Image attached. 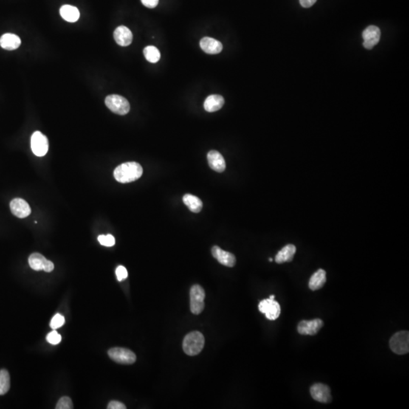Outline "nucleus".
<instances>
[{
	"mask_svg": "<svg viewBox=\"0 0 409 409\" xmlns=\"http://www.w3.org/2000/svg\"><path fill=\"white\" fill-rule=\"evenodd\" d=\"M46 340H47L49 343L52 344V345H57V344L61 342L62 337L60 334H58V332L53 331L49 333V334H48L47 337H46Z\"/></svg>",
	"mask_w": 409,
	"mask_h": 409,
	"instance_id": "29",
	"label": "nucleus"
},
{
	"mask_svg": "<svg viewBox=\"0 0 409 409\" xmlns=\"http://www.w3.org/2000/svg\"><path fill=\"white\" fill-rule=\"evenodd\" d=\"M311 397L322 403H329L332 401L331 389L323 384H315L310 389Z\"/></svg>",
	"mask_w": 409,
	"mask_h": 409,
	"instance_id": "9",
	"label": "nucleus"
},
{
	"mask_svg": "<svg viewBox=\"0 0 409 409\" xmlns=\"http://www.w3.org/2000/svg\"><path fill=\"white\" fill-rule=\"evenodd\" d=\"M105 105L112 112L120 115H125L129 112L131 105L129 102L122 96L112 95L108 96L105 98Z\"/></svg>",
	"mask_w": 409,
	"mask_h": 409,
	"instance_id": "3",
	"label": "nucleus"
},
{
	"mask_svg": "<svg viewBox=\"0 0 409 409\" xmlns=\"http://www.w3.org/2000/svg\"><path fill=\"white\" fill-rule=\"evenodd\" d=\"M29 265L34 271L43 270L46 272H52L54 270V264L51 261L46 259L41 254H32L28 258Z\"/></svg>",
	"mask_w": 409,
	"mask_h": 409,
	"instance_id": "10",
	"label": "nucleus"
},
{
	"mask_svg": "<svg viewBox=\"0 0 409 409\" xmlns=\"http://www.w3.org/2000/svg\"><path fill=\"white\" fill-rule=\"evenodd\" d=\"M206 293L199 285H194L190 289V311L193 314H199L205 308Z\"/></svg>",
	"mask_w": 409,
	"mask_h": 409,
	"instance_id": "5",
	"label": "nucleus"
},
{
	"mask_svg": "<svg viewBox=\"0 0 409 409\" xmlns=\"http://www.w3.org/2000/svg\"><path fill=\"white\" fill-rule=\"evenodd\" d=\"M108 354L111 360L122 365H131L136 362V355L128 348L116 347L108 350Z\"/></svg>",
	"mask_w": 409,
	"mask_h": 409,
	"instance_id": "6",
	"label": "nucleus"
},
{
	"mask_svg": "<svg viewBox=\"0 0 409 409\" xmlns=\"http://www.w3.org/2000/svg\"><path fill=\"white\" fill-rule=\"evenodd\" d=\"M323 320L314 319L311 320H302L298 325V332L301 335H315L323 327Z\"/></svg>",
	"mask_w": 409,
	"mask_h": 409,
	"instance_id": "11",
	"label": "nucleus"
},
{
	"mask_svg": "<svg viewBox=\"0 0 409 409\" xmlns=\"http://www.w3.org/2000/svg\"><path fill=\"white\" fill-rule=\"evenodd\" d=\"M107 408L108 409H125L126 406L125 404L122 403L119 401H111L108 403Z\"/></svg>",
	"mask_w": 409,
	"mask_h": 409,
	"instance_id": "31",
	"label": "nucleus"
},
{
	"mask_svg": "<svg viewBox=\"0 0 409 409\" xmlns=\"http://www.w3.org/2000/svg\"><path fill=\"white\" fill-rule=\"evenodd\" d=\"M390 346L393 353L398 355H405L409 351L408 331L396 333L390 340Z\"/></svg>",
	"mask_w": 409,
	"mask_h": 409,
	"instance_id": "4",
	"label": "nucleus"
},
{
	"mask_svg": "<svg viewBox=\"0 0 409 409\" xmlns=\"http://www.w3.org/2000/svg\"><path fill=\"white\" fill-rule=\"evenodd\" d=\"M142 5L149 9H154L159 4V0H141Z\"/></svg>",
	"mask_w": 409,
	"mask_h": 409,
	"instance_id": "32",
	"label": "nucleus"
},
{
	"mask_svg": "<svg viewBox=\"0 0 409 409\" xmlns=\"http://www.w3.org/2000/svg\"><path fill=\"white\" fill-rule=\"evenodd\" d=\"M143 55L145 60L151 63H156L161 58L159 49L154 46H148L143 49Z\"/></svg>",
	"mask_w": 409,
	"mask_h": 409,
	"instance_id": "24",
	"label": "nucleus"
},
{
	"mask_svg": "<svg viewBox=\"0 0 409 409\" xmlns=\"http://www.w3.org/2000/svg\"><path fill=\"white\" fill-rule=\"evenodd\" d=\"M116 276H117L118 280L119 281H122L124 279H126L128 277V271L125 269L124 266H119L116 269Z\"/></svg>",
	"mask_w": 409,
	"mask_h": 409,
	"instance_id": "30",
	"label": "nucleus"
},
{
	"mask_svg": "<svg viewBox=\"0 0 409 409\" xmlns=\"http://www.w3.org/2000/svg\"><path fill=\"white\" fill-rule=\"evenodd\" d=\"M142 166L137 162H125L114 169V177L118 182L128 184L139 179L142 176Z\"/></svg>",
	"mask_w": 409,
	"mask_h": 409,
	"instance_id": "1",
	"label": "nucleus"
},
{
	"mask_svg": "<svg viewBox=\"0 0 409 409\" xmlns=\"http://www.w3.org/2000/svg\"><path fill=\"white\" fill-rule=\"evenodd\" d=\"M381 35V30L376 26L371 25L367 27L362 33L363 46L368 49H373L379 42Z\"/></svg>",
	"mask_w": 409,
	"mask_h": 409,
	"instance_id": "12",
	"label": "nucleus"
},
{
	"mask_svg": "<svg viewBox=\"0 0 409 409\" xmlns=\"http://www.w3.org/2000/svg\"><path fill=\"white\" fill-rule=\"evenodd\" d=\"M317 0H300V4L303 7L309 8L312 6Z\"/></svg>",
	"mask_w": 409,
	"mask_h": 409,
	"instance_id": "33",
	"label": "nucleus"
},
{
	"mask_svg": "<svg viewBox=\"0 0 409 409\" xmlns=\"http://www.w3.org/2000/svg\"><path fill=\"white\" fill-rule=\"evenodd\" d=\"M212 253L214 258L217 259L218 262L226 267L232 268L236 264V257L230 252L223 250L219 246H213Z\"/></svg>",
	"mask_w": 409,
	"mask_h": 409,
	"instance_id": "13",
	"label": "nucleus"
},
{
	"mask_svg": "<svg viewBox=\"0 0 409 409\" xmlns=\"http://www.w3.org/2000/svg\"><path fill=\"white\" fill-rule=\"evenodd\" d=\"M297 252V248L294 245L288 244L285 246L281 250L277 252L275 256V261L277 264L284 262H290L294 259V255Z\"/></svg>",
	"mask_w": 409,
	"mask_h": 409,
	"instance_id": "19",
	"label": "nucleus"
},
{
	"mask_svg": "<svg viewBox=\"0 0 409 409\" xmlns=\"http://www.w3.org/2000/svg\"><path fill=\"white\" fill-rule=\"evenodd\" d=\"M274 297H274V295L270 296V298H269V299H271V300H274Z\"/></svg>",
	"mask_w": 409,
	"mask_h": 409,
	"instance_id": "34",
	"label": "nucleus"
},
{
	"mask_svg": "<svg viewBox=\"0 0 409 409\" xmlns=\"http://www.w3.org/2000/svg\"><path fill=\"white\" fill-rule=\"evenodd\" d=\"M98 241L102 246L107 247H111L115 244V239L111 235H100L98 237Z\"/></svg>",
	"mask_w": 409,
	"mask_h": 409,
	"instance_id": "26",
	"label": "nucleus"
},
{
	"mask_svg": "<svg viewBox=\"0 0 409 409\" xmlns=\"http://www.w3.org/2000/svg\"><path fill=\"white\" fill-rule=\"evenodd\" d=\"M204 345V336L199 331H193L184 337L183 349L188 356H194L201 353Z\"/></svg>",
	"mask_w": 409,
	"mask_h": 409,
	"instance_id": "2",
	"label": "nucleus"
},
{
	"mask_svg": "<svg viewBox=\"0 0 409 409\" xmlns=\"http://www.w3.org/2000/svg\"><path fill=\"white\" fill-rule=\"evenodd\" d=\"M10 388V376L6 370L0 371V396L6 394Z\"/></svg>",
	"mask_w": 409,
	"mask_h": 409,
	"instance_id": "25",
	"label": "nucleus"
},
{
	"mask_svg": "<svg viewBox=\"0 0 409 409\" xmlns=\"http://www.w3.org/2000/svg\"><path fill=\"white\" fill-rule=\"evenodd\" d=\"M114 38L119 46H128L132 43V32L125 26H119L114 31Z\"/></svg>",
	"mask_w": 409,
	"mask_h": 409,
	"instance_id": "16",
	"label": "nucleus"
},
{
	"mask_svg": "<svg viewBox=\"0 0 409 409\" xmlns=\"http://www.w3.org/2000/svg\"><path fill=\"white\" fill-rule=\"evenodd\" d=\"M183 201L192 212L199 213L202 210V202L197 196L191 194H186L183 197Z\"/></svg>",
	"mask_w": 409,
	"mask_h": 409,
	"instance_id": "23",
	"label": "nucleus"
},
{
	"mask_svg": "<svg viewBox=\"0 0 409 409\" xmlns=\"http://www.w3.org/2000/svg\"><path fill=\"white\" fill-rule=\"evenodd\" d=\"M200 47L208 54H218L222 51L223 45L221 42L211 37H204L200 40Z\"/></svg>",
	"mask_w": 409,
	"mask_h": 409,
	"instance_id": "17",
	"label": "nucleus"
},
{
	"mask_svg": "<svg viewBox=\"0 0 409 409\" xmlns=\"http://www.w3.org/2000/svg\"><path fill=\"white\" fill-rule=\"evenodd\" d=\"M60 15L68 22H76L80 18V12L77 8L70 5H65L60 9Z\"/></svg>",
	"mask_w": 409,
	"mask_h": 409,
	"instance_id": "22",
	"label": "nucleus"
},
{
	"mask_svg": "<svg viewBox=\"0 0 409 409\" xmlns=\"http://www.w3.org/2000/svg\"><path fill=\"white\" fill-rule=\"evenodd\" d=\"M207 159L209 167L212 170H215L218 173L224 171L226 168L225 160L219 152L211 150L208 153Z\"/></svg>",
	"mask_w": 409,
	"mask_h": 409,
	"instance_id": "15",
	"label": "nucleus"
},
{
	"mask_svg": "<svg viewBox=\"0 0 409 409\" xmlns=\"http://www.w3.org/2000/svg\"><path fill=\"white\" fill-rule=\"evenodd\" d=\"M10 209L12 214L19 218H26L32 213V209L29 204L21 198L12 199L10 202Z\"/></svg>",
	"mask_w": 409,
	"mask_h": 409,
	"instance_id": "14",
	"label": "nucleus"
},
{
	"mask_svg": "<svg viewBox=\"0 0 409 409\" xmlns=\"http://www.w3.org/2000/svg\"><path fill=\"white\" fill-rule=\"evenodd\" d=\"M224 104L223 97L220 95H211L204 102V108L208 112H214L222 108Z\"/></svg>",
	"mask_w": 409,
	"mask_h": 409,
	"instance_id": "21",
	"label": "nucleus"
},
{
	"mask_svg": "<svg viewBox=\"0 0 409 409\" xmlns=\"http://www.w3.org/2000/svg\"><path fill=\"white\" fill-rule=\"evenodd\" d=\"M73 408L74 406H73L72 401L68 396L61 398L55 406L56 409H72Z\"/></svg>",
	"mask_w": 409,
	"mask_h": 409,
	"instance_id": "28",
	"label": "nucleus"
},
{
	"mask_svg": "<svg viewBox=\"0 0 409 409\" xmlns=\"http://www.w3.org/2000/svg\"><path fill=\"white\" fill-rule=\"evenodd\" d=\"M21 40L13 34H5L0 37V46L6 50H15L21 46Z\"/></svg>",
	"mask_w": 409,
	"mask_h": 409,
	"instance_id": "18",
	"label": "nucleus"
},
{
	"mask_svg": "<svg viewBox=\"0 0 409 409\" xmlns=\"http://www.w3.org/2000/svg\"><path fill=\"white\" fill-rule=\"evenodd\" d=\"M327 281L326 272L323 269H319L314 272L308 282V287L311 290L315 291L322 289Z\"/></svg>",
	"mask_w": 409,
	"mask_h": 409,
	"instance_id": "20",
	"label": "nucleus"
},
{
	"mask_svg": "<svg viewBox=\"0 0 409 409\" xmlns=\"http://www.w3.org/2000/svg\"><path fill=\"white\" fill-rule=\"evenodd\" d=\"M258 309L266 314L269 320H274L278 318L280 314V306L277 302L271 299H266L260 302Z\"/></svg>",
	"mask_w": 409,
	"mask_h": 409,
	"instance_id": "8",
	"label": "nucleus"
},
{
	"mask_svg": "<svg viewBox=\"0 0 409 409\" xmlns=\"http://www.w3.org/2000/svg\"><path fill=\"white\" fill-rule=\"evenodd\" d=\"M32 150L34 154L39 157H43L49 150V142L47 137L40 131H36L32 136Z\"/></svg>",
	"mask_w": 409,
	"mask_h": 409,
	"instance_id": "7",
	"label": "nucleus"
},
{
	"mask_svg": "<svg viewBox=\"0 0 409 409\" xmlns=\"http://www.w3.org/2000/svg\"><path fill=\"white\" fill-rule=\"evenodd\" d=\"M65 322H66V319H65L64 316L60 314H56L51 320L50 327L52 329H58L65 325Z\"/></svg>",
	"mask_w": 409,
	"mask_h": 409,
	"instance_id": "27",
	"label": "nucleus"
},
{
	"mask_svg": "<svg viewBox=\"0 0 409 409\" xmlns=\"http://www.w3.org/2000/svg\"><path fill=\"white\" fill-rule=\"evenodd\" d=\"M269 261H272V258H269Z\"/></svg>",
	"mask_w": 409,
	"mask_h": 409,
	"instance_id": "35",
	"label": "nucleus"
}]
</instances>
